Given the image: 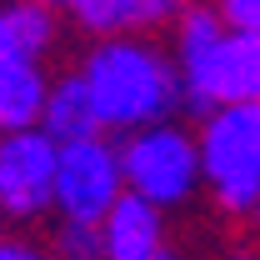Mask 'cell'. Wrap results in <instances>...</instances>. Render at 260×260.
I'll list each match as a JSON object with an SVG mask.
<instances>
[{"label":"cell","mask_w":260,"mask_h":260,"mask_svg":"<svg viewBox=\"0 0 260 260\" xmlns=\"http://www.w3.org/2000/svg\"><path fill=\"white\" fill-rule=\"evenodd\" d=\"M75 70L85 75L90 95H95L100 125L110 135L170 120L185 105V85H180V65L160 45L155 35H90V45L80 50Z\"/></svg>","instance_id":"6da1fadb"},{"label":"cell","mask_w":260,"mask_h":260,"mask_svg":"<svg viewBox=\"0 0 260 260\" xmlns=\"http://www.w3.org/2000/svg\"><path fill=\"white\" fill-rule=\"evenodd\" d=\"M170 55L180 65V85L190 110H215V105H240L260 100V35L235 30L220 20V10L205 0L190 5L170 25Z\"/></svg>","instance_id":"7a4b0ae2"},{"label":"cell","mask_w":260,"mask_h":260,"mask_svg":"<svg viewBox=\"0 0 260 260\" xmlns=\"http://www.w3.org/2000/svg\"><path fill=\"white\" fill-rule=\"evenodd\" d=\"M200 175H205V200L250 220L260 200V100H240V105H215L200 115Z\"/></svg>","instance_id":"3957f363"},{"label":"cell","mask_w":260,"mask_h":260,"mask_svg":"<svg viewBox=\"0 0 260 260\" xmlns=\"http://www.w3.org/2000/svg\"><path fill=\"white\" fill-rule=\"evenodd\" d=\"M120 160H125V185L160 210H180L205 190L200 175V135L185 130L175 115L140 125L120 135Z\"/></svg>","instance_id":"277c9868"},{"label":"cell","mask_w":260,"mask_h":260,"mask_svg":"<svg viewBox=\"0 0 260 260\" xmlns=\"http://www.w3.org/2000/svg\"><path fill=\"white\" fill-rule=\"evenodd\" d=\"M125 160L120 140L110 130L60 140V170H55V215L70 220H105L110 205L125 195Z\"/></svg>","instance_id":"5b68a950"},{"label":"cell","mask_w":260,"mask_h":260,"mask_svg":"<svg viewBox=\"0 0 260 260\" xmlns=\"http://www.w3.org/2000/svg\"><path fill=\"white\" fill-rule=\"evenodd\" d=\"M55 170L60 140L45 125L0 135V215L10 225H35L55 215Z\"/></svg>","instance_id":"8992f818"},{"label":"cell","mask_w":260,"mask_h":260,"mask_svg":"<svg viewBox=\"0 0 260 260\" xmlns=\"http://www.w3.org/2000/svg\"><path fill=\"white\" fill-rule=\"evenodd\" d=\"M165 215L155 200L125 190L110 215L100 220V240H105V260H160L165 255Z\"/></svg>","instance_id":"52a82bcc"},{"label":"cell","mask_w":260,"mask_h":260,"mask_svg":"<svg viewBox=\"0 0 260 260\" xmlns=\"http://www.w3.org/2000/svg\"><path fill=\"white\" fill-rule=\"evenodd\" d=\"M50 70L45 60L25 55H0V135L5 130H30L45 120V100H50Z\"/></svg>","instance_id":"ba28073f"},{"label":"cell","mask_w":260,"mask_h":260,"mask_svg":"<svg viewBox=\"0 0 260 260\" xmlns=\"http://www.w3.org/2000/svg\"><path fill=\"white\" fill-rule=\"evenodd\" d=\"M60 40V10L50 0H0V55L45 60Z\"/></svg>","instance_id":"9c48e42d"},{"label":"cell","mask_w":260,"mask_h":260,"mask_svg":"<svg viewBox=\"0 0 260 260\" xmlns=\"http://www.w3.org/2000/svg\"><path fill=\"white\" fill-rule=\"evenodd\" d=\"M190 5L195 0H100L75 30L80 35H125V30L155 35V30H170Z\"/></svg>","instance_id":"30bf717a"},{"label":"cell","mask_w":260,"mask_h":260,"mask_svg":"<svg viewBox=\"0 0 260 260\" xmlns=\"http://www.w3.org/2000/svg\"><path fill=\"white\" fill-rule=\"evenodd\" d=\"M40 125L50 130L55 140H80V135H95L100 125V110H95V95L85 85L80 70H65L50 80V100H45V120Z\"/></svg>","instance_id":"8fae6325"},{"label":"cell","mask_w":260,"mask_h":260,"mask_svg":"<svg viewBox=\"0 0 260 260\" xmlns=\"http://www.w3.org/2000/svg\"><path fill=\"white\" fill-rule=\"evenodd\" d=\"M45 245H50V255H55V260H105L100 220H70V215H55Z\"/></svg>","instance_id":"7c38bea8"},{"label":"cell","mask_w":260,"mask_h":260,"mask_svg":"<svg viewBox=\"0 0 260 260\" xmlns=\"http://www.w3.org/2000/svg\"><path fill=\"white\" fill-rule=\"evenodd\" d=\"M210 5L220 10V20H225V25L260 35V0H210Z\"/></svg>","instance_id":"4fadbf2b"},{"label":"cell","mask_w":260,"mask_h":260,"mask_svg":"<svg viewBox=\"0 0 260 260\" xmlns=\"http://www.w3.org/2000/svg\"><path fill=\"white\" fill-rule=\"evenodd\" d=\"M0 260H55L50 245L25 240V235H0Z\"/></svg>","instance_id":"5bb4252c"},{"label":"cell","mask_w":260,"mask_h":260,"mask_svg":"<svg viewBox=\"0 0 260 260\" xmlns=\"http://www.w3.org/2000/svg\"><path fill=\"white\" fill-rule=\"evenodd\" d=\"M50 5L60 10V15H65V20H70V25H80V20H85V15L95 10L100 0H50Z\"/></svg>","instance_id":"9a60e30c"},{"label":"cell","mask_w":260,"mask_h":260,"mask_svg":"<svg viewBox=\"0 0 260 260\" xmlns=\"http://www.w3.org/2000/svg\"><path fill=\"white\" fill-rule=\"evenodd\" d=\"M250 225H255V230H260V200H255V210H250Z\"/></svg>","instance_id":"2e32d148"},{"label":"cell","mask_w":260,"mask_h":260,"mask_svg":"<svg viewBox=\"0 0 260 260\" xmlns=\"http://www.w3.org/2000/svg\"><path fill=\"white\" fill-rule=\"evenodd\" d=\"M160 260H175V255H170V250H165V255H160Z\"/></svg>","instance_id":"e0dca14e"},{"label":"cell","mask_w":260,"mask_h":260,"mask_svg":"<svg viewBox=\"0 0 260 260\" xmlns=\"http://www.w3.org/2000/svg\"><path fill=\"white\" fill-rule=\"evenodd\" d=\"M0 225H5V215H0Z\"/></svg>","instance_id":"ac0fdd59"}]
</instances>
